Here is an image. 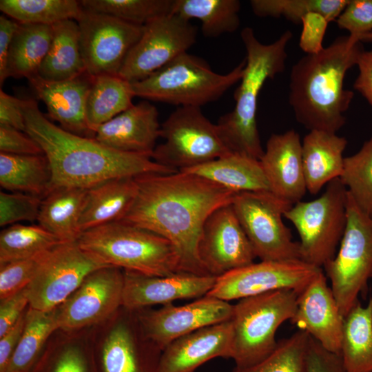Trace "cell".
Here are the masks:
<instances>
[{
    "label": "cell",
    "instance_id": "obj_30",
    "mask_svg": "<svg viewBox=\"0 0 372 372\" xmlns=\"http://www.w3.org/2000/svg\"><path fill=\"white\" fill-rule=\"evenodd\" d=\"M87 189L75 187L52 189L42 198L39 225L62 242L77 241L82 234L80 221Z\"/></svg>",
    "mask_w": 372,
    "mask_h": 372
},
{
    "label": "cell",
    "instance_id": "obj_8",
    "mask_svg": "<svg viewBox=\"0 0 372 372\" xmlns=\"http://www.w3.org/2000/svg\"><path fill=\"white\" fill-rule=\"evenodd\" d=\"M347 189L340 178L311 201H299L284 217L300 236V260L322 268L335 256L347 225Z\"/></svg>",
    "mask_w": 372,
    "mask_h": 372
},
{
    "label": "cell",
    "instance_id": "obj_50",
    "mask_svg": "<svg viewBox=\"0 0 372 372\" xmlns=\"http://www.w3.org/2000/svg\"><path fill=\"white\" fill-rule=\"evenodd\" d=\"M28 307L29 297L27 287L0 300V337L17 323Z\"/></svg>",
    "mask_w": 372,
    "mask_h": 372
},
{
    "label": "cell",
    "instance_id": "obj_14",
    "mask_svg": "<svg viewBox=\"0 0 372 372\" xmlns=\"http://www.w3.org/2000/svg\"><path fill=\"white\" fill-rule=\"evenodd\" d=\"M75 21L86 73L92 77L118 75L127 54L141 38L144 25L83 8Z\"/></svg>",
    "mask_w": 372,
    "mask_h": 372
},
{
    "label": "cell",
    "instance_id": "obj_48",
    "mask_svg": "<svg viewBox=\"0 0 372 372\" xmlns=\"http://www.w3.org/2000/svg\"><path fill=\"white\" fill-rule=\"evenodd\" d=\"M0 151L16 155L44 154L39 145L26 132L0 125Z\"/></svg>",
    "mask_w": 372,
    "mask_h": 372
},
{
    "label": "cell",
    "instance_id": "obj_23",
    "mask_svg": "<svg viewBox=\"0 0 372 372\" xmlns=\"http://www.w3.org/2000/svg\"><path fill=\"white\" fill-rule=\"evenodd\" d=\"M160 130L157 108L143 101L99 126L94 138L115 150L152 158Z\"/></svg>",
    "mask_w": 372,
    "mask_h": 372
},
{
    "label": "cell",
    "instance_id": "obj_38",
    "mask_svg": "<svg viewBox=\"0 0 372 372\" xmlns=\"http://www.w3.org/2000/svg\"><path fill=\"white\" fill-rule=\"evenodd\" d=\"M61 242L39 225H10L0 233V264L36 257Z\"/></svg>",
    "mask_w": 372,
    "mask_h": 372
},
{
    "label": "cell",
    "instance_id": "obj_20",
    "mask_svg": "<svg viewBox=\"0 0 372 372\" xmlns=\"http://www.w3.org/2000/svg\"><path fill=\"white\" fill-rule=\"evenodd\" d=\"M122 306L130 310L167 304L176 300L201 298L214 287L216 276L178 272L156 276L123 270Z\"/></svg>",
    "mask_w": 372,
    "mask_h": 372
},
{
    "label": "cell",
    "instance_id": "obj_22",
    "mask_svg": "<svg viewBox=\"0 0 372 372\" xmlns=\"http://www.w3.org/2000/svg\"><path fill=\"white\" fill-rule=\"evenodd\" d=\"M260 162L270 192L292 204L301 201L307 189L298 132L289 130L271 134Z\"/></svg>",
    "mask_w": 372,
    "mask_h": 372
},
{
    "label": "cell",
    "instance_id": "obj_27",
    "mask_svg": "<svg viewBox=\"0 0 372 372\" xmlns=\"http://www.w3.org/2000/svg\"><path fill=\"white\" fill-rule=\"evenodd\" d=\"M31 372H98L92 327L57 330Z\"/></svg>",
    "mask_w": 372,
    "mask_h": 372
},
{
    "label": "cell",
    "instance_id": "obj_43",
    "mask_svg": "<svg viewBox=\"0 0 372 372\" xmlns=\"http://www.w3.org/2000/svg\"><path fill=\"white\" fill-rule=\"evenodd\" d=\"M339 178L358 206L372 216V137L355 154L344 157Z\"/></svg>",
    "mask_w": 372,
    "mask_h": 372
},
{
    "label": "cell",
    "instance_id": "obj_29",
    "mask_svg": "<svg viewBox=\"0 0 372 372\" xmlns=\"http://www.w3.org/2000/svg\"><path fill=\"white\" fill-rule=\"evenodd\" d=\"M180 172L203 177L235 193L270 191L260 161L238 153L229 152Z\"/></svg>",
    "mask_w": 372,
    "mask_h": 372
},
{
    "label": "cell",
    "instance_id": "obj_24",
    "mask_svg": "<svg viewBox=\"0 0 372 372\" xmlns=\"http://www.w3.org/2000/svg\"><path fill=\"white\" fill-rule=\"evenodd\" d=\"M232 324L229 320L184 335L161 353L157 372H195L206 362L231 358Z\"/></svg>",
    "mask_w": 372,
    "mask_h": 372
},
{
    "label": "cell",
    "instance_id": "obj_19",
    "mask_svg": "<svg viewBox=\"0 0 372 372\" xmlns=\"http://www.w3.org/2000/svg\"><path fill=\"white\" fill-rule=\"evenodd\" d=\"M198 254L207 273L216 277L254 262L256 256L231 204L218 208L206 220Z\"/></svg>",
    "mask_w": 372,
    "mask_h": 372
},
{
    "label": "cell",
    "instance_id": "obj_42",
    "mask_svg": "<svg viewBox=\"0 0 372 372\" xmlns=\"http://www.w3.org/2000/svg\"><path fill=\"white\" fill-rule=\"evenodd\" d=\"M80 3L85 10L144 25L172 13L174 0H82Z\"/></svg>",
    "mask_w": 372,
    "mask_h": 372
},
{
    "label": "cell",
    "instance_id": "obj_4",
    "mask_svg": "<svg viewBox=\"0 0 372 372\" xmlns=\"http://www.w3.org/2000/svg\"><path fill=\"white\" fill-rule=\"evenodd\" d=\"M293 34L285 31L270 44L262 43L249 27L240 37L246 50L245 66L234 92L235 106L216 123L219 136L231 152L259 160L264 154L257 125L258 96L267 80L285 68L287 47Z\"/></svg>",
    "mask_w": 372,
    "mask_h": 372
},
{
    "label": "cell",
    "instance_id": "obj_37",
    "mask_svg": "<svg viewBox=\"0 0 372 372\" xmlns=\"http://www.w3.org/2000/svg\"><path fill=\"white\" fill-rule=\"evenodd\" d=\"M240 10L238 0H174L172 13L199 20L203 35L213 38L238 30Z\"/></svg>",
    "mask_w": 372,
    "mask_h": 372
},
{
    "label": "cell",
    "instance_id": "obj_26",
    "mask_svg": "<svg viewBox=\"0 0 372 372\" xmlns=\"http://www.w3.org/2000/svg\"><path fill=\"white\" fill-rule=\"evenodd\" d=\"M347 140L337 134L312 130L302 142V156L307 189L318 194L331 180L340 178Z\"/></svg>",
    "mask_w": 372,
    "mask_h": 372
},
{
    "label": "cell",
    "instance_id": "obj_54",
    "mask_svg": "<svg viewBox=\"0 0 372 372\" xmlns=\"http://www.w3.org/2000/svg\"><path fill=\"white\" fill-rule=\"evenodd\" d=\"M19 23L4 15L0 16V84L6 79V63L8 51Z\"/></svg>",
    "mask_w": 372,
    "mask_h": 372
},
{
    "label": "cell",
    "instance_id": "obj_2",
    "mask_svg": "<svg viewBox=\"0 0 372 372\" xmlns=\"http://www.w3.org/2000/svg\"><path fill=\"white\" fill-rule=\"evenodd\" d=\"M25 132L41 147L52 171L51 189H88L109 179L178 171L151 156L108 147L94 138L79 136L52 123L32 99H22Z\"/></svg>",
    "mask_w": 372,
    "mask_h": 372
},
{
    "label": "cell",
    "instance_id": "obj_47",
    "mask_svg": "<svg viewBox=\"0 0 372 372\" xmlns=\"http://www.w3.org/2000/svg\"><path fill=\"white\" fill-rule=\"evenodd\" d=\"M329 23L318 12H309L302 17L299 46L307 54H318L324 48L322 42Z\"/></svg>",
    "mask_w": 372,
    "mask_h": 372
},
{
    "label": "cell",
    "instance_id": "obj_34",
    "mask_svg": "<svg viewBox=\"0 0 372 372\" xmlns=\"http://www.w3.org/2000/svg\"><path fill=\"white\" fill-rule=\"evenodd\" d=\"M52 39V25L19 23L8 51L6 79H29L37 74Z\"/></svg>",
    "mask_w": 372,
    "mask_h": 372
},
{
    "label": "cell",
    "instance_id": "obj_45",
    "mask_svg": "<svg viewBox=\"0 0 372 372\" xmlns=\"http://www.w3.org/2000/svg\"><path fill=\"white\" fill-rule=\"evenodd\" d=\"M45 253L0 264V300L25 289L30 284Z\"/></svg>",
    "mask_w": 372,
    "mask_h": 372
},
{
    "label": "cell",
    "instance_id": "obj_15",
    "mask_svg": "<svg viewBox=\"0 0 372 372\" xmlns=\"http://www.w3.org/2000/svg\"><path fill=\"white\" fill-rule=\"evenodd\" d=\"M197 28L171 13L144 25L143 34L127 54L118 76L129 83L140 81L161 69L196 43Z\"/></svg>",
    "mask_w": 372,
    "mask_h": 372
},
{
    "label": "cell",
    "instance_id": "obj_40",
    "mask_svg": "<svg viewBox=\"0 0 372 372\" xmlns=\"http://www.w3.org/2000/svg\"><path fill=\"white\" fill-rule=\"evenodd\" d=\"M311 336L298 330L278 341L276 348L259 362L247 367H236L232 372H307Z\"/></svg>",
    "mask_w": 372,
    "mask_h": 372
},
{
    "label": "cell",
    "instance_id": "obj_12",
    "mask_svg": "<svg viewBox=\"0 0 372 372\" xmlns=\"http://www.w3.org/2000/svg\"><path fill=\"white\" fill-rule=\"evenodd\" d=\"M98 372H157L162 350L145 335L137 313L123 306L92 327Z\"/></svg>",
    "mask_w": 372,
    "mask_h": 372
},
{
    "label": "cell",
    "instance_id": "obj_44",
    "mask_svg": "<svg viewBox=\"0 0 372 372\" xmlns=\"http://www.w3.org/2000/svg\"><path fill=\"white\" fill-rule=\"evenodd\" d=\"M42 198L21 192H0V225L37 220Z\"/></svg>",
    "mask_w": 372,
    "mask_h": 372
},
{
    "label": "cell",
    "instance_id": "obj_52",
    "mask_svg": "<svg viewBox=\"0 0 372 372\" xmlns=\"http://www.w3.org/2000/svg\"><path fill=\"white\" fill-rule=\"evenodd\" d=\"M25 313L17 323L0 337V372H5L23 331Z\"/></svg>",
    "mask_w": 372,
    "mask_h": 372
},
{
    "label": "cell",
    "instance_id": "obj_13",
    "mask_svg": "<svg viewBox=\"0 0 372 372\" xmlns=\"http://www.w3.org/2000/svg\"><path fill=\"white\" fill-rule=\"evenodd\" d=\"M109 266L76 241L61 242L47 251L27 287L29 307L51 311L65 302L92 271Z\"/></svg>",
    "mask_w": 372,
    "mask_h": 372
},
{
    "label": "cell",
    "instance_id": "obj_31",
    "mask_svg": "<svg viewBox=\"0 0 372 372\" xmlns=\"http://www.w3.org/2000/svg\"><path fill=\"white\" fill-rule=\"evenodd\" d=\"M52 28L50 47L37 74L47 81H60L86 73L80 50L77 22L67 19L52 25Z\"/></svg>",
    "mask_w": 372,
    "mask_h": 372
},
{
    "label": "cell",
    "instance_id": "obj_25",
    "mask_svg": "<svg viewBox=\"0 0 372 372\" xmlns=\"http://www.w3.org/2000/svg\"><path fill=\"white\" fill-rule=\"evenodd\" d=\"M28 79L37 97L42 100L49 116L72 134L94 138L86 121L85 104L92 77L85 73L60 81H47L37 74Z\"/></svg>",
    "mask_w": 372,
    "mask_h": 372
},
{
    "label": "cell",
    "instance_id": "obj_55",
    "mask_svg": "<svg viewBox=\"0 0 372 372\" xmlns=\"http://www.w3.org/2000/svg\"><path fill=\"white\" fill-rule=\"evenodd\" d=\"M359 41H372V32L366 33L362 35L359 38Z\"/></svg>",
    "mask_w": 372,
    "mask_h": 372
},
{
    "label": "cell",
    "instance_id": "obj_9",
    "mask_svg": "<svg viewBox=\"0 0 372 372\" xmlns=\"http://www.w3.org/2000/svg\"><path fill=\"white\" fill-rule=\"evenodd\" d=\"M347 225L335 257L322 267L344 316L359 301L372 278V216L347 191Z\"/></svg>",
    "mask_w": 372,
    "mask_h": 372
},
{
    "label": "cell",
    "instance_id": "obj_46",
    "mask_svg": "<svg viewBox=\"0 0 372 372\" xmlns=\"http://www.w3.org/2000/svg\"><path fill=\"white\" fill-rule=\"evenodd\" d=\"M335 21L352 41H360V37L372 32V0L349 1Z\"/></svg>",
    "mask_w": 372,
    "mask_h": 372
},
{
    "label": "cell",
    "instance_id": "obj_32",
    "mask_svg": "<svg viewBox=\"0 0 372 372\" xmlns=\"http://www.w3.org/2000/svg\"><path fill=\"white\" fill-rule=\"evenodd\" d=\"M340 355L346 372H372V297L344 316Z\"/></svg>",
    "mask_w": 372,
    "mask_h": 372
},
{
    "label": "cell",
    "instance_id": "obj_3",
    "mask_svg": "<svg viewBox=\"0 0 372 372\" xmlns=\"http://www.w3.org/2000/svg\"><path fill=\"white\" fill-rule=\"evenodd\" d=\"M362 50L360 41L339 37L318 54H307L292 66L289 102L298 123L309 131L335 134L344 126V114L354 96L344 88V77Z\"/></svg>",
    "mask_w": 372,
    "mask_h": 372
},
{
    "label": "cell",
    "instance_id": "obj_41",
    "mask_svg": "<svg viewBox=\"0 0 372 372\" xmlns=\"http://www.w3.org/2000/svg\"><path fill=\"white\" fill-rule=\"evenodd\" d=\"M348 0H251L250 6L255 15L260 17H285L301 23L302 17L309 12L322 14L329 21H336Z\"/></svg>",
    "mask_w": 372,
    "mask_h": 372
},
{
    "label": "cell",
    "instance_id": "obj_17",
    "mask_svg": "<svg viewBox=\"0 0 372 372\" xmlns=\"http://www.w3.org/2000/svg\"><path fill=\"white\" fill-rule=\"evenodd\" d=\"M123 286L124 271L118 267L107 266L92 271L54 309L59 329L77 331L106 321L122 307Z\"/></svg>",
    "mask_w": 372,
    "mask_h": 372
},
{
    "label": "cell",
    "instance_id": "obj_33",
    "mask_svg": "<svg viewBox=\"0 0 372 372\" xmlns=\"http://www.w3.org/2000/svg\"><path fill=\"white\" fill-rule=\"evenodd\" d=\"M0 185L11 192L44 198L51 190L52 171L45 154L0 152Z\"/></svg>",
    "mask_w": 372,
    "mask_h": 372
},
{
    "label": "cell",
    "instance_id": "obj_11",
    "mask_svg": "<svg viewBox=\"0 0 372 372\" xmlns=\"http://www.w3.org/2000/svg\"><path fill=\"white\" fill-rule=\"evenodd\" d=\"M231 205L260 260H300V243L293 240L282 220L293 204L270 191H261L236 193Z\"/></svg>",
    "mask_w": 372,
    "mask_h": 372
},
{
    "label": "cell",
    "instance_id": "obj_49",
    "mask_svg": "<svg viewBox=\"0 0 372 372\" xmlns=\"http://www.w3.org/2000/svg\"><path fill=\"white\" fill-rule=\"evenodd\" d=\"M307 372H346L340 355L324 349L311 337Z\"/></svg>",
    "mask_w": 372,
    "mask_h": 372
},
{
    "label": "cell",
    "instance_id": "obj_5",
    "mask_svg": "<svg viewBox=\"0 0 372 372\" xmlns=\"http://www.w3.org/2000/svg\"><path fill=\"white\" fill-rule=\"evenodd\" d=\"M76 242L106 265L123 270L156 276L180 272L176 252L167 239L123 220L87 229Z\"/></svg>",
    "mask_w": 372,
    "mask_h": 372
},
{
    "label": "cell",
    "instance_id": "obj_35",
    "mask_svg": "<svg viewBox=\"0 0 372 372\" xmlns=\"http://www.w3.org/2000/svg\"><path fill=\"white\" fill-rule=\"evenodd\" d=\"M133 97L131 83L118 75L92 77L86 99L85 116L94 135L99 126L132 106Z\"/></svg>",
    "mask_w": 372,
    "mask_h": 372
},
{
    "label": "cell",
    "instance_id": "obj_36",
    "mask_svg": "<svg viewBox=\"0 0 372 372\" xmlns=\"http://www.w3.org/2000/svg\"><path fill=\"white\" fill-rule=\"evenodd\" d=\"M59 329L54 310L42 311L28 307L23 333L5 372H31Z\"/></svg>",
    "mask_w": 372,
    "mask_h": 372
},
{
    "label": "cell",
    "instance_id": "obj_1",
    "mask_svg": "<svg viewBox=\"0 0 372 372\" xmlns=\"http://www.w3.org/2000/svg\"><path fill=\"white\" fill-rule=\"evenodd\" d=\"M138 192L123 221L167 239L174 248L179 271L209 275L198 254L203 225L236 193L197 175L177 172L135 177Z\"/></svg>",
    "mask_w": 372,
    "mask_h": 372
},
{
    "label": "cell",
    "instance_id": "obj_18",
    "mask_svg": "<svg viewBox=\"0 0 372 372\" xmlns=\"http://www.w3.org/2000/svg\"><path fill=\"white\" fill-rule=\"evenodd\" d=\"M145 336L162 351L173 341L201 329L231 320L234 305L205 296L194 302L158 309L135 310Z\"/></svg>",
    "mask_w": 372,
    "mask_h": 372
},
{
    "label": "cell",
    "instance_id": "obj_16",
    "mask_svg": "<svg viewBox=\"0 0 372 372\" xmlns=\"http://www.w3.org/2000/svg\"><path fill=\"white\" fill-rule=\"evenodd\" d=\"M322 271L301 260H260L217 277L206 296L229 302L280 289L300 294Z\"/></svg>",
    "mask_w": 372,
    "mask_h": 372
},
{
    "label": "cell",
    "instance_id": "obj_7",
    "mask_svg": "<svg viewBox=\"0 0 372 372\" xmlns=\"http://www.w3.org/2000/svg\"><path fill=\"white\" fill-rule=\"evenodd\" d=\"M298 293L276 290L240 299L234 305L231 359L236 367L254 365L276 348L278 329L291 320Z\"/></svg>",
    "mask_w": 372,
    "mask_h": 372
},
{
    "label": "cell",
    "instance_id": "obj_10",
    "mask_svg": "<svg viewBox=\"0 0 372 372\" xmlns=\"http://www.w3.org/2000/svg\"><path fill=\"white\" fill-rule=\"evenodd\" d=\"M164 142L156 146L152 158L156 163L183 171L231 152L200 107L181 106L161 125Z\"/></svg>",
    "mask_w": 372,
    "mask_h": 372
},
{
    "label": "cell",
    "instance_id": "obj_51",
    "mask_svg": "<svg viewBox=\"0 0 372 372\" xmlns=\"http://www.w3.org/2000/svg\"><path fill=\"white\" fill-rule=\"evenodd\" d=\"M0 125L12 127L25 132L22 111V99L0 91Z\"/></svg>",
    "mask_w": 372,
    "mask_h": 372
},
{
    "label": "cell",
    "instance_id": "obj_39",
    "mask_svg": "<svg viewBox=\"0 0 372 372\" xmlns=\"http://www.w3.org/2000/svg\"><path fill=\"white\" fill-rule=\"evenodd\" d=\"M0 10L19 23L53 25L76 20L82 7L75 0H1Z\"/></svg>",
    "mask_w": 372,
    "mask_h": 372
},
{
    "label": "cell",
    "instance_id": "obj_28",
    "mask_svg": "<svg viewBox=\"0 0 372 372\" xmlns=\"http://www.w3.org/2000/svg\"><path fill=\"white\" fill-rule=\"evenodd\" d=\"M138 192L135 177L109 179L88 188L82 213V233L107 223L121 220Z\"/></svg>",
    "mask_w": 372,
    "mask_h": 372
},
{
    "label": "cell",
    "instance_id": "obj_6",
    "mask_svg": "<svg viewBox=\"0 0 372 372\" xmlns=\"http://www.w3.org/2000/svg\"><path fill=\"white\" fill-rule=\"evenodd\" d=\"M245 66L244 59L229 72L218 74L203 59L185 52L131 86L134 96L178 107H201L240 81Z\"/></svg>",
    "mask_w": 372,
    "mask_h": 372
},
{
    "label": "cell",
    "instance_id": "obj_21",
    "mask_svg": "<svg viewBox=\"0 0 372 372\" xmlns=\"http://www.w3.org/2000/svg\"><path fill=\"white\" fill-rule=\"evenodd\" d=\"M344 318L322 271L298 294L290 322L324 349L340 355Z\"/></svg>",
    "mask_w": 372,
    "mask_h": 372
},
{
    "label": "cell",
    "instance_id": "obj_53",
    "mask_svg": "<svg viewBox=\"0 0 372 372\" xmlns=\"http://www.w3.org/2000/svg\"><path fill=\"white\" fill-rule=\"evenodd\" d=\"M356 65L358 75L353 87L359 92L372 106V50H362Z\"/></svg>",
    "mask_w": 372,
    "mask_h": 372
}]
</instances>
